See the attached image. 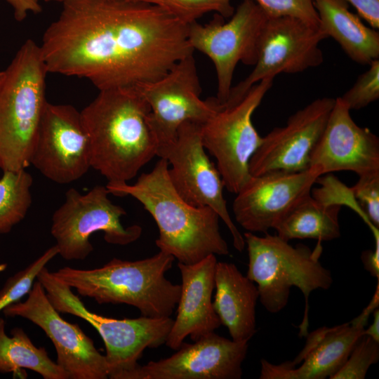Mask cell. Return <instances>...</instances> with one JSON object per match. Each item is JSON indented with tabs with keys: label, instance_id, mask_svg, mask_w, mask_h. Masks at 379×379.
<instances>
[{
	"label": "cell",
	"instance_id": "6da1fadb",
	"mask_svg": "<svg viewBox=\"0 0 379 379\" xmlns=\"http://www.w3.org/2000/svg\"><path fill=\"white\" fill-rule=\"evenodd\" d=\"M187 25L145 2L72 0L39 46L48 73L86 79L99 91L132 87L194 53Z\"/></svg>",
	"mask_w": 379,
	"mask_h": 379
},
{
	"label": "cell",
	"instance_id": "7a4b0ae2",
	"mask_svg": "<svg viewBox=\"0 0 379 379\" xmlns=\"http://www.w3.org/2000/svg\"><path fill=\"white\" fill-rule=\"evenodd\" d=\"M150 107L135 86L99 91L81 112L91 166L107 184L126 183L157 154Z\"/></svg>",
	"mask_w": 379,
	"mask_h": 379
},
{
	"label": "cell",
	"instance_id": "3957f363",
	"mask_svg": "<svg viewBox=\"0 0 379 379\" xmlns=\"http://www.w3.org/2000/svg\"><path fill=\"white\" fill-rule=\"evenodd\" d=\"M168 165L161 158L133 185L105 187L109 194L131 196L142 204L158 226L157 246L178 262L191 265L211 254L228 255L227 244L220 232V217L212 208L194 206L180 196L170 180Z\"/></svg>",
	"mask_w": 379,
	"mask_h": 379
},
{
	"label": "cell",
	"instance_id": "277c9868",
	"mask_svg": "<svg viewBox=\"0 0 379 379\" xmlns=\"http://www.w3.org/2000/svg\"><path fill=\"white\" fill-rule=\"evenodd\" d=\"M175 258L159 251L152 257L128 261L113 258L103 266L81 270L64 267L53 274L71 288L98 304H126L142 316L169 317L180 298L181 285L165 277Z\"/></svg>",
	"mask_w": 379,
	"mask_h": 379
},
{
	"label": "cell",
	"instance_id": "5b68a950",
	"mask_svg": "<svg viewBox=\"0 0 379 379\" xmlns=\"http://www.w3.org/2000/svg\"><path fill=\"white\" fill-rule=\"evenodd\" d=\"M48 71L40 46L32 39L20 47L0 78V168L18 171L30 157L44 109Z\"/></svg>",
	"mask_w": 379,
	"mask_h": 379
},
{
	"label": "cell",
	"instance_id": "8992f818",
	"mask_svg": "<svg viewBox=\"0 0 379 379\" xmlns=\"http://www.w3.org/2000/svg\"><path fill=\"white\" fill-rule=\"evenodd\" d=\"M265 234L259 237L247 232L243 235L248 255L246 277L255 284L262 305L273 314L286 306L291 288H298L305 299L300 335H307L309 296L314 290L329 288L333 283L331 272L320 262L321 242L311 249L303 244L293 246L277 234Z\"/></svg>",
	"mask_w": 379,
	"mask_h": 379
},
{
	"label": "cell",
	"instance_id": "52a82bcc",
	"mask_svg": "<svg viewBox=\"0 0 379 379\" xmlns=\"http://www.w3.org/2000/svg\"><path fill=\"white\" fill-rule=\"evenodd\" d=\"M36 279L57 311L80 317L97 330L105 346L108 378L111 379H134L143 351L165 343L172 328L173 320L170 317L117 319L92 312L46 267Z\"/></svg>",
	"mask_w": 379,
	"mask_h": 379
},
{
	"label": "cell",
	"instance_id": "ba28073f",
	"mask_svg": "<svg viewBox=\"0 0 379 379\" xmlns=\"http://www.w3.org/2000/svg\"><path fill=\"white\" fill-rule=\"evenodd\" d=\"M105 186L96 185L85 194L71 187L65 201L55 211L51 233L55 240L58 254L66 260H84L93 251L90 237L102 232L106 242L125 246L136 241L142 227L133 225L124 227L121 218L126 214L113 204Z\"/></svg>",
	"mask_w": 379,
	"mask_h": 379
},
{
	"label": "cell",
	"instance_id": "9c48e42d",
	"mask_svg": "<svg viewBox=\"0 0 379 379\" xmlns=\"http://www.w3.org/2000/svg\"><path fill=\"white\" fill-rule=\"evenodd\" d=\"M274 79L254 84L243 99L232 106L223 105L201 124L204 147L217 161V168L227 191L237 194L251 177L249 161L262 142L252 116Z\"/></svg>",
	"mask_w": 379,
	"mask_h": 379
},
{
	"label": "cell",
	"instance_id": "30bf717a",
	"mask_svg": "<svg viewBox=\"0 0 379 379\" xmlns=\"http://www.w3.org/2000/svg\"><path fill=\"white\" fill-rule=\"evenodd\" d=\"M268 15L253 0H243L228 22L215 13L207 24L187 25L189 42L213 62L217 77V100L223 105L230 94L239 62L254 65L260 37Z\"/></svg>",
	"mask_w": 379,
	"mask_h": 379
},
{
	"label": "cell",
	"instance_id": "8fae6325",
	"mask_svg": "<svg viewBox=\"0 0 379 379\" xmlns=\"http://www.w3.org/2000/svg\"><path fill=\"white\" fill-rule=\"evenodd\" d=\"M319 27L298 18L268 16L258 47L253 71L232 87L225 106L241 101L250 88L279 73L294 74L320 65L324 60L320 42L327 38Z\"/></svg>",
	"mask_w": 379,
	"mask_h": 379
},
{
	"label": "cell",
	"instance_id": "7c38bea8",
	"mask_svg": "<svg viewBox=\"0 0 379 379\" xmlns=\"http://www.w3.org/2000/svg\"><path fill=\"white\" fill-rule=\"evenodd\" d=\"M205 149L201 124L187 121L179 127L175 141L160 148L157 156L171 166L169 178L180 196L194 206L212 208L230 230L234 247L241 252L246 246L244 236L230 215L221 175Z\"/></svg>",
	"mask_w": 379,
	"mask_h": 379
},
{
	"label": "cell",
	"instance_id": "4fadbf2b",
	"mask_svg": "<svg viewBox=\"0 0 379 379\" xmlns=\"http://www.w3.org/2000/svg\"><path fill=\"white\" fill-rule=\"evenodd\" d=\"M135 87L150 107L158 150L175 141L183 123L202 124L222 105L216 98H200L201 88L193 53L179 60L157 80Z\"/></svg>",
	"mask_w": 379,
	"mask_h": 379
},
{
	"label": "cell",
	"instance_id": "5bb4252c",
	"mask_svg": "<svg viewBox=\"0 0 379 379\" xmlns=\"http://www.w3.org/2000/svg\"><path fill=\"white\" fill-rule=\"evenodd\" d=\"M30 164L46 178L62 185L88 172L91 168L90 147L80 112L71 105L46 102Z\"/></svg>",
	"mask_w": 379,
	"mask_h": 379
},
{
	"label": "cell",
	"instance_id": "9a60e30c",
	"mask_svg": "<svg viewBox=\"0 0 379 379\" xmlns=\"http://www.w3.org/2000/svg\"><path fill=\"white\" fill-rule=\"evenodd\" d=\"M2 312L6 317H20L40 327L55 348L56 363L70 379L108 378L105 356L78 324H71L60 315L37 279L25 301L19 300Z\"/></svg>",
	"mask_w": 379,
	"mask_h": 379
},
{
	"label": "cell",
	"instance_id": "2e32d148",
	"mask_svg": "<svg viewBox=\"0 0 379 379\" xmlns=\"http://www.w3.org/2000/svg\"><path fill=\"white\" fill-rule=\"evenodd\" d=\"M334 104L333 98H317L292 114L285 126L274 128L262 137L249 161L250 175L307 169Z\"/></svg>",
	"mask_w": 379,
	"mask_h": 379
},
{
	"label": "cell",
	"instance_id": "e0dca14e",
	"mask_svg": "<svg viewBox=\"0 0 379 379\" xmlns=\"http://www.w3.org/2000/svg\"><path fill=\"white\" fill-rule=\"evenodd\" d=\"M322 175L311 166L300 172H269L251 175L233 201L237 222L250 232L267 233L306 195Z\"/></svg>",
	"mask_w": 379,
	"mask_h": 379
},
{
	"label": "cell",
	"instance_id": "ac0fdd59",
	"mask_svg": "<svg viewBox=\"0 0 379 379\" xmlns=\"http://www.w3.org/2000/svg\"><path fill=\"white\" fill-rule=\"evenodd\" d=\"M379 289L361 313L352 321L331 328L324 326L307 334L305 346L293 361L273 364L261 360L260 379H330L340 370L368 318L378 307Z\"/></svg>",
	"mask_w": 379,
	"mask_h": 379
},
{
	"label": "cell",
	"instance_id": "d6986e66",
	"mask_svg": "<svg viewBox=\"0 0 379 379\" xmlns=\"http://www.w3.org/2000/svg\"><path fill=\"white\" fill-rule=\"evenodd\" d=\"M248 342H237L214 332L172 356L140 366L134 379H240Z\"/></svg>",
	"mask_w": 379,
	"mask_h": 379
},
{
	"label": "cell",
	"instance_id": "ffe728a7",
	"mask_svg": "<svg viewBox=\"0 0 379 379\" xmlns=\"http://www.w3.org/2000/svg\"><path fill=\"white\" fill-rule=\"evenodd\" d=\"M322 175L351 171L359 177L379 173V139L368 128L358 126L340 97L335 99L324 130L314 148L310 166Z\"/></svg>",
	"mask_w": 379,
	"mask_h": 379
},
{
	"label": "cell",
	"instance_id": "44dd1931",
	"mask_svg": "<svg viewBox=\"0 0 379 379\" xmlns=\"http://www.w3.org/2000/svg\"><path fill=\"white\" fill-rule=\"evenodd\" d=\"M217 262L211 254L194 264L178 263L181 291L177 316L165 343L169 348L176 350L188 335L196 341L221 325L212 301Z\"/></svg>",
	"mask_w": 379,
	"mask_h": 379
},
{
	"label": "cell",
	"instance_id": "7402d4cb",
	"mask_svg": "<svg viewBox=\"0 0 379 379\" xmlns=\"http://www.w3.org/2000/svg\"><path fill=\"white\" fill-rule=\"evenodd\" d=\"M213 306L232 340H248L256 333L255 306L259 293L255 284L233 264L217 262Z\"/></svg>",
	"mask_w": 379,
	"mask_h": 379
},
{
	"label": "cell",
	"instance_id": "603a6c76",
	"mask_svg": "<svg viewBox=\"0 0 379 379\" xmlns=\"http://www.w3.org/2000/svg\"><path fill=\"white\" fill-rule=\"evenodd\" d=\"M319 27L354 61L369 65L379 58V32L366 26L343 0H313Z\"/></svg>",
	"mask_w": 379,
	"mask_h": 379
},
{
	"label": "cell",
	"instance_id": "cb8c5ba5",
	"mask_svg": "<svg viewBox=\"0 0 379 379\" xmlns=\"http://www.w3.org/2000/svg\"><path fill=\"white\" fill-rule=\"evenodd\" d=\"M340 208L341 205L324 203L309 194L274 229L279 237L287 241L295 239L331 241L340 236Z\"/></svg>",
	"mask_w": 379,
	"mask_h": 379
},
{
	"label": "cell",
	"instance_id": "d4e9b609",
	"mask_svg": "<svg viewBox=\"0 0 379 379\" xmlns=\"http://www.w3.org/2000/svg\"><path fill=\"white\" fill-rule=\"evenodd\" d=\"M8 336L5 321L0 318V372L33 371L44 379H69L67 373L49 357L44 347H36L21 328H14Z\"/></svg>",
	"mask_w": 379,
	"mask_h": 379
},
{
	"label": "cell",
	"instance_id": "484cf974",
	"mask_svg": "<svg viewBox=\"0 0 379 379\" xmlns=\"http://www.w3.org/2000/svg\"><path fill=\"white\" fill-rule=\"evenodd\" d=\"M3 172L0 178V233L6 234L25 218L31 206L33 178L25 168Z\"/></svg>",
	"mask_w": 379,
	"mask_h": 379
},
{
	"label": "cell",
	"instance_id": "4316f807",
	"mask_svg": "<svg viewBox=\"0 0 379 379\" xmlns=\"http://www.w3.org/2000/svg\"><path fill=\"white\" fill-rule=\"evenodd\" d=\"M156 5L182 22L189 25L209 12L231 17L235 9L232 0H135Z\"/></svg>",
	"mask_w": 379,
	"mask_h": 379
},
{
	"label": "cell",
	"instance_id": "83f0119b",
	"mask_svg": "<svg viewBox=\"0 0 379 379\" xmlns=\"http://www.w3.org/2000/svg\"><path fill=\"white\" fill-rule=\"evenodd\" d=\"M57 255L58 249L54 245L27 267L9 277L0 290V312L27 295L39 273Z\"/></svg>",
	"mask_w": 379,
	"mask_h": 379
},
{
	"label": "cell",
	"instance_id": "f1b7e54d",
	"mask_svg": "<svg viewBox=\"0 0 379 379\" xmlns=\"http://www.w3.org/2000/svg\"><path fill=\"white\" fill-rule=\"evenodd\" d=\"M378 359L379 342L363 333L343 366L331 379H364Z\"/></svg>",
	"mask_w": 379,
	"mask_h": 379
},
{
	"label": "cell",
	"instance_id": "f546056e",
	"mask_svg": "<svg viewBox=\"0 0 379 379\" xmlns=\"http://www.w3.org/2000/svg\"><path fill=\"white\" fill-rule=\"evenodd\" d=\"M369 66L340 97L350 110L364 108L379 98V60H373Z\"/></svg>",
	"mask_w": 379,
	"mask_h": 379
},
{
	"label": "cell",
	"instance_id": "4dcf8cb0",
	"mask_svg": "<svg viewBox=\"0 0 379 379\" xmlns=\"http://www.w3.org/2000/svg\"><path fill=\"white\" fill-rule=\"evenodd\" d=\"M270 17L288 16L319 27L313 0H253Z\"/></svg>",
	"mask_w": 379,
	"mask_h": 379
},
{
	"label": "cell",
	"instance_id": "1f68e13d",
	"mask_svg": "<svg viewBox=\"0 0 379 379\" xmlns=\"http://www.w3.org/2000/svg\"><path fill=\"white\" fill-rule=\"evenodd\" d=\"M355 199L365 208L366 215L372 226L379 227V173L359 177L350 187Z\"/></svg>",
	"mask_w": 379,
	"mask_h": 379
},
{
	"label": "cell",
	"instance_id": "d6a6232c",
	"mask_svg": "<svg viewBox=\"0 0 379 379\" xmlns=\"http://www.w3.org/2000/svg\"><path fill=\"white\" fill-rule=\"evenodd\" d=\"M351 4L358 15L375 29L379 28V0H343Z\"/></svg>",
	"mask_w": 379,
	"mask_h": 379
},
{
	"label": "cell",
	"instance_id": "836d02e7",
	"mask_svg": "<svg viewBox=\"0 0 379 379\" xmlns=\"http://www.w3.org/2000/svg\"><path fill=\"white\" fill-rule=\"evenodd\" d=\"M13 8L15 19L21 22L29 13H39L41 11V0H5Z\"/></svg>",
	"mask_w": 379,
	"mask_h": 379
},
{
	"label": "cell",
	"instance_id": "e575fe53",
	"mask_svg": "<svg viewBox=\"0 0 379 379\" xmlns=\"http://www.w3.org/2000/svg\"><path fill=\"white\" fill-rule=\"evenodd\" d=\"M361 259L364 269L379 280V241L375 242L374 250L363 251Z\"/></svg>",
	"mask_w": 379,
	"mask_h": 379
},
{
	"label": "cell",
	"instance_id": "d590c367",
	"mask_svg": "<svg viewBox=\"0 0 379 379\" xmlns=\"http://www.w3.org/2000/svg\"><path fill=\"white\" fill-rule=\"evenodd\" d=\"M373 319L368 328H365L364 334L371 336L373 339L379 342V310L375 308L372 312Z\"/></svg>",
	"mask_w": 379,
	"mask_h": 379
},
{
	"label": "cell",
	"instance_id": "8d00e7d4",
	"mask_svg": "<svg viewBox=\"0 0 379 379\" xmlns=\"http://www.w3.org/2000/svg\"><path fill=\"white\" fill-rule=\"evenodd\" d=\"M44 1H47V2L55 1V2L64 3V2L72 1V0H44Z\"/></svg>",
	"mask_w": 379,
	"mask_h": 379
},
{
	"label": "cell",
	"instance_id": "74e56055",
	"mask_svg": "<svg viewBox=\"0 0 379 379\" xmlns=\"http://www.w3.org/2000/svg\"><path fill=\"white\" fill-rule=\"evenodd\" d=\"M1 71H0V78H1Z\"/></svg>",
	"mask_w": 379,
	"mask_h": 379
}]
</instances>
